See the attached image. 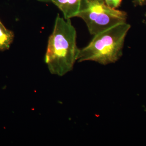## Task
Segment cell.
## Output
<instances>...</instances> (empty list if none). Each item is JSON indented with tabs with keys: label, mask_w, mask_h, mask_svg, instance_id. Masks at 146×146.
<instances>
[{
	"label": "cell",
	"mask_w": 146,
	"mask_h": 146,
	"mask_svg": "<svg viewBox=\"0 0 146 146\" xmlns=\"http://www.w3.org/2000/svg\"><path fill=\"white\" fill-rule=\"evenodd\" d=\"M76 38L71 19L66 20L57 14L45 56L51 74L62 76L72 70L80 50L77 46Z\"/></svg>",
	"instance_id": "obj_1"
},
{
	"label": "cell",
	"mask_w": 146,
	"mask_h": 146,
	"mask_svg": "<svg viewBox=\"0 0 146 146\" xmlns=\"http://www.w3.org/2000/svg\"><path fill=\"white\" fill-rule=\"evenodd\" d=\"M131 26L120 23L94 35L86 46L80 50L77 61H94L106 65L116 63L123 54L126 36Z\"/></svg>",
	"instance_id": "obj_2"
},
{
	"label": "cell",
	"mask_w": 146,
	"mask_h": 146,
	"mask_svg": "<svg viewBox=\"0 0 146 146\" xmlns=\"http://www.w3.org/2000/svg\"><path fill=\"white\" fill-rule=\"evenodd\" d=\"M127 13L114 9L104 0H82L77 17L85 22L90 34L96 35L118 24L126 23Z\"/></svg>",
	"instance_id": "obj_3"
},
{
	"label": "cell",
	"mask_w": 146,
	"mask_h": 146,
	"mask_svg": "<svg viewBox=\"0 0 146 146\" xmlns=\"http://www.w3.org/2000/svg\"><path fill=\"white\" fill-rule=\"evenodd\" d=\"M44 2H50L62 11L66 20L77 17L80 8L82 0H38Z\"/></svg>",
	"instance_id": "obj_4"
},
{
	"label": "cell",
	"mask_w": 146,
	"mask_h": 146,
	"mask_svg": "<svg viewBox=\"0 0 146 146\" xmlns=\"http://www.w3.org/2000/svg\"><path fill=\"white\" fill-rule=\"evenodd\" d=\"M14 38L13 32L7 29L0 21V51L9 49Z\"/></svg>",
	"instance_id": "obj_5"
},
{
	"label": "cell",
	"mask_w": 146,
	"mask_h": 146,
	"mask_svg": "<svg viewBox=\"0 0 146 146\" xmlns=\"http://www.w3.org/2000/svg\"><path fill=\"white\" fill-rule=\"evenodd\" d=\"M106 3L110 8L117 9L121 5L122 0H104Z\"/></svg>",
	"instance_id": "obj_6"
},
{
	"label": "cell",
	"mask_w": 146,
	"mask_h": 146,
	"mask_svg": "<svg viewBox=\"0 0 146 146\" xmlns=\"http://www.w3.org/2000/svg\"><path fill=\"white\" fill-rule=\"evenodd\" d=\"M133 3L136 5L142 6L146 4V0H133Z\"/></svg>",
	"instance_id": "obj_7"
}]
</instances>
